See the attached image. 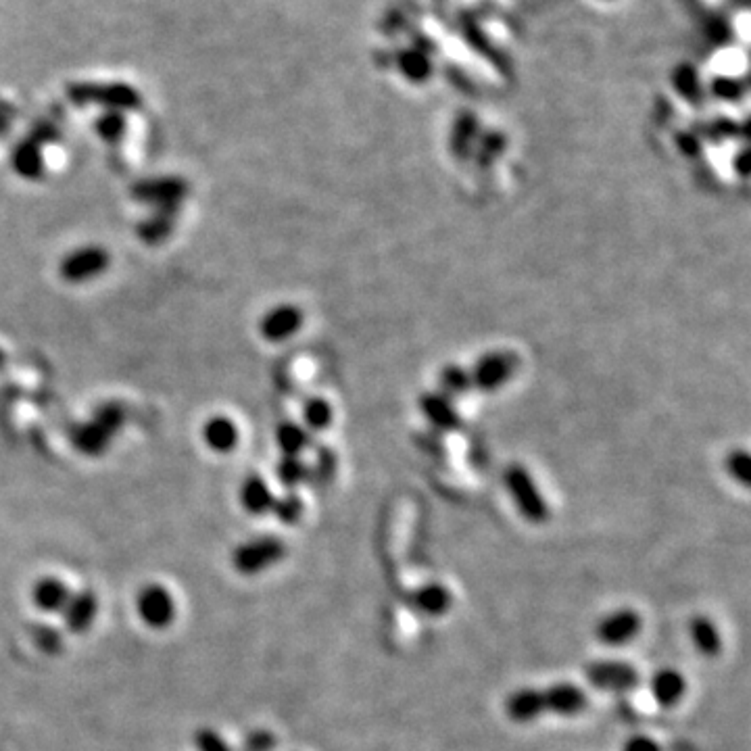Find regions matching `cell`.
<instances>
[{
    "label": "cell",
    "instance_id": "cell-7",
    "mask_svg": "<svg viewBox=\"0 0 751 751\" xmlns=\"http://www.w3.org/2000/svg\"><path fill=\"white\" fill-rule=\"evenodd\" d=\"M109 253L101 247H84L76 249L74 253H69L61 261V278L71 282V284H80L86 280H92L96 276H101L109 268Z\"/></svg>",
    "mask_w": 751,
    "mask_h": 751
},
{
    "label": "cell",
    "instance_id": "cell-25",
    "mask_svg": "<svg viewBox=\"0 0 751 751\" xmlns=\"http://www.w3.org/2000/svg\"><path fill=\"white\" fill-rule=\"evenodd\" d=\"M32 639L36 647L42 653H46V656H59V653L63 651V637L55 626H48V624L36 626L32 631Z\"/></svg>",
    "mask_w": 751,
    "mask_h": 751
},
{
    "label": "cell",
    "instance_id": "cell-3",
    "mask_svg": "<svg viewBox=\"0 0 751 751\" xmlns=\"http://www.w3.org/2000/svg\"><path fill=\"white\" fill-rule=\"evenodd\" d=\"M136 610L140 620L155 631L172 626L176 620V599L169 589L161 585H147L136 597Z\"/></svg>",
    "mask_w": 751,
    "mask_h": 751
},
{
    "label": "cell",
    "instance_id": "cell-17",
    "mask_svg": "<svg viewBox=\"0 0 751 751\" xmlns=\"http://www.w3.org/2000/svg\"><path fill=\"white\" fill-rule=\"evenodd\" d=\"M397 69L409 82H426L432 76V57L422 46H407L397 53Z\"/></svg>",
    "mask_w": 751,
    "mask_h": 751
},
{
    "label": "cell",
    "instance_id": "cell-35",
    "mask_svg": "<svg viewBox=\"0 0 751 751\" xmlns=\"http://www.w3.org/2000/svg\"><path fill=\"white\" fill-rule=\"evenodd\" d=\"M624 751H662L660 745L649 737H633L624 745Z\"/></svg>",
    "mask_w": 751,
    "mask_h": 751
},
{
    "label": "cell",
    "instance_id": "cell-6",
    "mask_svg": "<svg viewBox=\"0 0 751 751\" xmlns=\"http://www.w3.org/2000/svg\"><path fill=\"white\" fill-rule=\"evenodd\" d=\"M124 422V416H121V409L115 405H107L99 418H96L92 424L82 426L74 434V443L76 447L86 453V455H101L113 436V430Z\"/></svg>",
    "mask_w": 751,
    "mask_h": 751
},
{
    "label": "cell",
    "instance_id": "cell-33",
    "mask_svg": "<svg viewBox=\"0 0 751 751\" xmlns=\"http://www.w3.org/2000/svg\"><path fill=\"white\" fill-rule=\"evenodd\" d=\"M712 90H714V94L722 96V99L733 101V99H739V96L745 90V86L735 78H714Z\"/></svg>",
    "mask_w": 751,
    "mask_h": 751
},
{
    "label": "cell",
    "instance_id": "cell-20",
    "mask_svg": "<svg viewBox=\"0 0 751 751\" xmlns=\"http://www.w3.org/2000/svg\"><path fill=\"white\" fill-rule=\"evenodd\" d=\"M689 633H691V641H693L695 649L701 653V656H706V658L720 656L722 637H720L718 628L712 620H708L704 616H697L689 626Z\"/></svg>",
    "mask_w": 751,
    "mask_h": 751
},
{
    "label": "cell",
    "instance_id": "cell-15",
    "mask_svg": "<svg viewBox=\"0 0 751 751\" xmlns=\"http://www.w3.org/2000/svg\"><path fill=\"white\" fill-rule=\"evenodd\" d=\"M505 712L514 722H532L545 714L543 691L520 689L505 701Z\"/></svg>",
    "mask_w": 751,
    "mask_h": 751
},
{
    "label": "cell",
    "instance_id": "cell-31",
    "mask_svg": "<svg viewBox=\"0 0 751 751\" xmlns=\"http://www.w3.org/2000/svg\"><path fill=\"white\" fill-rule=\"evenodd\" d=\"M197 751H234L232 745L213 729H199L195 733Z\"/></svg>",
    "mask_w": 751,
    "mask_h": 751
},
{
    "label": "cell",
    "instance_id": "cell-37",
    "mask_svg": "<svg viewBox=\"0 0 751 751\" xmlns=\"http://www.w3.org/2000/svg\"><path fill=\"white\" fill-rule=\"evenodd\" d=\"M605 3H610V0H605Z\"/></svg>",
    "mask_w": 751,
    "mask_h": 751
},
{
    "label": "cell",
    "instance_id": "cell-2",
    "mask_svg": "<svg viewBox=\"0 0 751 751\" xmlns=\"http://www.w3.org/2000/svg\"><path fill=\"white\" fill-rule=\"evenodd\" d=\"M286 557V545L282 539L263 535L242 543L232 553V566L242 576H257L270 570Z\"/></svg>",
    "mask_w": 751,
    "mask_h": 751
},
{
    "label": "cell",
    "instance_id": "cell-1",
    "mask_svg": "<svg viewBox=\"0 0 751 751\" xmlns=\"http://www.w3.org/2000/svg\"><path fill=\"white\" fill-rule=\"evenodd\" d=\"M69 101L78 107L99 105L105 111H138L142 107V94L124 82H76L67 88Z\"/></svg>",
    "mask_w": 751,
    "mask_h": 751
},
{
    "label": "cell",
    "instance_id": "cell-10",
    "mask_svg": "<svg viewBox=\"0 0 751 751\" xmlns=\"http://www.w3.org/2000/svg\"><path fill=\"white\" fill-rule=\"evenodd\" d=\"M61 614H63L67 631L82 635L90 631V626L96 620V614H99V597H96V593L90 589L71 593Z\"/></svg>",
    "mask_w": 751,
    "mask_h": 751
},
{
    "label": "cell",
    "instance_id": "cell-23",
    "mask_svg": "<svg viewBox=\"0 0 751 751\" xmlns=\"http://www.w3.org/2000/svg\"><path fill=\"white\" fill-rule=\"evenodd\" d=\"M510 368L503 357H489L480 363V368L476 372V380L482 386V389H493V386H499Z\"/></svg>",
    "mask_w": 751,
    "mask_h": 751
},
{
    "label": "cell",
    "instance_id": "cell-19",
    "mask_svg": "<svg viewBox=\"0 0 751 751\" xmlns=\"http://www.w3.org/2000/svg\"><path fill=\"white\" fill-rule=\"evenodd\" d=\"M13 167H15V172L23 178H28V180L40 178L44 172L40 142L34 138L19 142L13 151Z\"/></svg>",
    "mask_w": 751,
    "mask_h": 751
},
{
    "label": "cell",
    "instance_id": "cell-29",
    "mask_svg": "<svg viewBox=\"0 0 751 751\" xmlns=\"http://www.w3.org/2000/svg\"><path fill=\"white\" fill-rule=\"evenodd\" d=\"M172 220H174V217L169 213H159V215L151 217V220L140 228L142 238L147 242L163 240L169 234V230H172Z\"/></svg>",
    "mask_w": 751,
    "mask_h": 751
},
{
    "label": "cell",
    "instance_id": "cell-24",
    "mask_svg": "<svg viewBox=\"0 0 751 751\" xmlns=\"http://www.w3.org/2000/svg\"><path fill=\"white\" fill-rule=\"evenodd\" d=\"M276 439H278L280 449L288 457H297L303 451V447L307 445V434L299 426H295V424H282L278 428Z\"/></svg>",
    "mask_w": 751,
    "mask_h": 751
},
{
    "label": "cell",
    "instance_id": "cell-14",
    "mask_svg": "<svg viewBox=\"0 0 751 751\" xmlns=\"http://www.w3.org/2000/svg\"><path fill=\"white\" fill-rule=\"evenodd\" d=\"M685 693H687V681L678 670L664 668V670L653 674L651 695H653V699L658 701V706L674 708L678 701L685 697Z\"/></svg>",
    "mask_w": 751,
    "mask_h": 751
},
{
    "label": "cell",
    "instance_id": "cell-36",
    "mask_svg": "<svg viewBox=\"0 0 751 751\" xmlns=\"http://www.w3.org/2000/svg\"><path fill=\"white\" fill-rule=\"evenodd\" d=\"M7 130H9V117L3 111H0V134L7 132Z\"/></svg>",
    "mask_w": 751,
    "mask_h": 751
},
{
    "label": "cell",
    "instance_id": "cell-21",
    "mask_svg": "<svg viewBox=\"0 0 751 751\" xmlns=\"http://www.w3.org/2000/svg\"><path fill=\"white\" fill-rule=\"evenodd\" d=\"M451 601L453 597L449 589L443 587L441 583L424 585L414 595V605L422 614H428V616H443L451 608Z\"/></svg>",
    "mask_w": 751,
    "mask_h": 751
},
{
    "label": "cell",
    "instance_id": "cell-11",
    "mask_svg": "<svg viewBox=\"0 0 751 751\" xmlns=\"http://www.w3.org/2000/svg\"><path fill=\"white\" fill-rule=\"evenodd\" d=\"M545 712L557 716H574L587 708V693L572 683H557L543 691Z\"/></svg>",
    "mask_w": 751,
    "mask_h": 751
},
{
    "label": "cell",
    "instance_id": "cell-18",
    "mask_svg": "<svg viewBox=\"0 0 751 751\" xmlns=\"http://www.w3.org/2000/svg\"><path fill=\"white\" fill-rule=\"evenodd\" d=\"M203 439L215 453H230L238 445V426L226 416H217L205 424Z\"/></svg>",
    "mask_w": 751,
    "mask_h": 751
},
{
    "label": "cell",
    "instance_id": "cell-9",
    "mask_svg": "<svg viewBox=\"0 0 751 751\" xmlns=\"http://www.w3.org/2000/svg\"><path fill=\"white\" fill-rule=\"evenodd\" d=\"M641 626H643V620L639 612L631 608H622L601 618L595 628V635L603 645L618 647V645L633 641L641 633Z\"/></svg>",
    "mask_w": 751,
    "mask_h": 751
},
{
    "label": "cell",
    "instance_id": "cell-27",
    "mask_svg": "<svg viewBox=\"0 0 751 751\" xmlns=\"http://www.w3.org/2000/svg\"><path fill=\"white\" fill-rule=\"evenodd\" d=\"M272 512L278 516L282 524H297L303 516V501L297 495L276 499Z\"/></svg>",
    "mask_w": 751,
    "mask_h": 751
},
{
    "label": "cell",
    "instance_id": "cell-12",
    "mask_svg": "<svg viewBox=\"0 0 751 751\" xmlns=\"http://www.w3.org/2000/svg\"><path fill=\"white\" fill-rule=\"evenodd\" d=\"M301 324H303L301 311L293 305H282V307L272 309L268 316L263 318L261 334L265 341L280 343L293 336L301 328Z\"/></svg>",
    "mask_w": 751,
    "mask_h": 751
},
{
    "label": "cell",
    "instance_id": "cell-22",
    "mask_svg": "<svg viewBox=\"0 0 751 751\" xmlns=\"http://www.w3.org/2000/svg\"><path fill=\"white\" fill-rule=\"evenodd\" d=\"M126 130H128L126 113L105 111L99 119H96V134H99L109 144H115V142L124 138Z\"/></svg>",
    "mask_w": 751,
    "mask_h": 751
},
{
    "label": "cell",
    "instance_id": "cell-34",
    "mask_svg": "<svg viewBox=\"0 0 751 751\" xmlns=\"http://www.w3.org/2000/svg\"><path fill=\"white\" fill-rule=\"evenodd\" d=\"M729 472L733 478H737L741 484H749V457L745 453L733 455L729 459Z\"/></svg>",
    "mask_w": 751,
    "mask_h": 751
},
{
    "label": "cell",
    "instance_id": "cell-5",
    "mask_svg": "<svg viewBox=\"0 0 751 751\" xmlns=\"http://www.w3.org/2000/svg\"><path fill=\"white\" fill-rule=\"evenodd\" d=\"M587 678L595 689L612 691V693H626L639 685L641 676L639 670L626 662L616 660H601L587 666Z\"/></svg>",
    "mask_w": 751,
    "mask_h": 751
},
{
    "label": "cell",
    "instance_id": "cell-8",
    "mask_svg": "<svg viewBox=\"0 0 751 751\" xmlns=\"http://www.w3.org/2000/svg\"><path fill=\"white\" fill-rule=\"evenodd\" d=\"M134 195L142 203L155 205L159 209V213L174 215V211L180 207V203L186 197V184L178 178L147 180V182H140L136 186Z\"/></svg>",
    "mask_w": 751,
    "mask_h": 751
},
{
    "label": "cell",
    "instance_id": "cell-13",
    "mask_svg": "<svg viewBox=\"0 0 751 751\" xmlns=\"http://www.w3.org/2000/svg\"><path fill=\"white\" fill-rule=\"evenodd\" d=\"M71 597L69 587L65 585V580L57 576H44L32 589V603L44 614H57L63 612Z\"/></svg>",
    "mask_w": 751,
    "mask_h": 751
},
{
    "label": "cell",
    "instance_id": "cell-30",
    "mask_svg": "<svg viewBox=\"0 0 751 751\" xmlns=\"http://www.w3.org/2000/svg\"><path fill=\"white\" fill-rule=\"evenodd\" d=\"M305 466L299 462L297 457H284V462L278 466V478L286 487H297L301 480L305 478Z\"/></svg>",
    "mask_w": 751,
    "mask_h": 751
},
{
    "label": "cell",
    "instance_id": "cell-4",
    "mask_svg": "<svg viewBox=\"0 0 751 751\" xmlns=\"http://www.w3.org/2000/svg\"><path fill=\"white\" fill-rule=\"evenodd\" d=\"M505 480H507V489H510L522 516L535 524L545 522L549 516L547 503L543 495L539 493L537 484L528 476V472L522 468H512L510 472H507Z\"/></svg>",
    "mask_w": 751,
    "mask_h": 751
},
{
    "label": "cell",
    "instance_id": "cell-26",
    "mask_svg": "<svg viewBox=\"0 0 751 751\" xmlns=\"http://www.w3.org/2000/svg\"><path fill=\"white\" fill-rule=\"evenodd\" d=\"M674 86L685 99H695L701 92V82L693 65H681L674 71Z\"/></svg>",
    "mask_w": 751,
    "mask_h": 751
},
{
    "label": "cell",
    "instance_id": "cell-16",
    "mask_svg": "<svg viewBox=\"0 0 751 751\" xmlns=\"http://www.w3.org/2000/svg\"><path fill=\"white\" fill-rule=\"evenodd\" d=\"M274 493L272 489L265 484V480L261 476H249L245 482H242L240 487V503L245 510L253 516H263L272 512L274 507Z\"/></svg>",
    "mask_w": 751,
    "mask_h": 751
},
{
    "label": "cell",
    "instance_id": "cell-32",
    "mask_svg": "<svg viewBox=\"0 0 751 751\" xmlns=\"http://www.w3.org/2000/svg\"><path fill=\"white\" fill-rule=\"evenodd\" d=\"M276 745H278V739L274 733L259 729L245 737V741H242L240 745V751H276Z\"/></svg>",
    "mask_w": 751,
    "mask_h": 751
},
{
    "label": "cell",
    "instance_id": "cell-28",
    "mask_svg": "<svg viewBox=\"0 0 751 751\" xmlns=\"http://www.w3.org/2000/svg\"><path fill=\"white\" fill-rule=\"evenodd\" d=\"M330 420H332V409L324 399H311L305 405V422L311 428L322 430L330 424Z\"/></svg>",
    "mask_w": 751,
    "mask_h": 751
}]
</instances>
